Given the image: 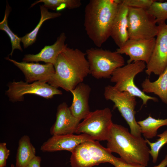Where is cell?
<instances>
[{
    "instance_id": "cell-26",
    "label": "cell",
    "mask_w": 167,
    "mask_h": 167,
    "mask_svg": "<svg viewBox=\"0 0 167 167\" xmlns=\"http://www.w3.org/2000/svg\"><path fill=\"white\" fill-rule=\"evenodd\" d=\"M157 135L159 138L155 142H151L148 139H145L147 144L150 147L149 152L152 158V161L154 163H155L157 161L161 148L167 143V129Z\"/></svg>"
},
{
    "instance_id": "cell-12",
    "label": "cell",
    "mask_w": 167,
    "mask_h": 167,
    "mask_svg": "<svg viewBox=\"0 0 167 167\" xmlns=\"http://www.w3.org/2000/svg\"><path fill=\"white\" fill-rule=\"evenodd\" d=\"M155 41V38L147 39H129L116 51L121 54H124L129 56L127 63L141 61L147 64L152 55Z\"/></svg>"
},
{
    "instance_id": "cell-23",
    "label": "cell",
    "mask_w": 167,
    "mask_h": 167,
    "mask_svg": "<svg viewBox=\"0 0 167 167\" xmlns=\"http://www.w3.org/2000/svg\"><path fill=\"white\" fill-rule=\"evenodd\" d=\"M40 2H43L47 8L60 11L65 8L76 9L82 5L80 0H40L36 1L30 7Z\"/></svg>"
},
{
    "instance_id": "cell-17",
    "label": "cell",
    "mask_w": 167,
    "mask_h": 167,
    "mask_svg": "<svg viewBox=\"0 0 167 167\" xmlns=\"http://www.w3.org/2000/svg\"><path fill=\"white\" fill-rule=\"evenodd\" d=\"M129 7L121 0L114 19L110 36L118 48L122 47L129 39L128 32Z\"/></svg>"
},
{
    "instance_id": "cell-2",
    "label": "cell",
    "mask_w": 167,
    "mask_h": 167,
    "mask_svg": "<svg viewBox=\"0 0 167 167\" xmlns=\"http://www.w3.org/2000/svg\"><path fill=\"white\" fill-rule=\"evenodd\" d=\"M122 0H90L84 10L86 34L100 48L110 37L112 24Z\"/></svg>"
},
{
    "instance_id": "cell-19",
    "label": "cell",
    "mask_w": 167,
    "mask_h": 167,
    "mask_svg": "<svg viewBox=\"0 0 167 167\" xmlns=\"http://www.w3.org/2000/svg\"><path fill=\"white\" fill-rule=\"evenodd\" d=\"M141 86L143 92L157 95L167 105V66L157 80L152 82L147 78L142 83Z\"/></svg>"
},
{
    "instance_id": "cell-3",
    "label": "cell",
    "mask_w": 167,
    "mask_h": 167,
    "mask_svg": "<svg viewBox=\"0 0 167 167\" xmlns=\"http://www.w3.org/2000/svg\"><path fill=\"white\" fill-rule=\"evenodd\" d=\"M107 141V148L111 152L118 154L125 162L146 167L148 165L150 149L142 136H135L127 128L113 123Z\"/></svg>"
},
{
    "instance_id": "cell-11",
    "label": "cell",
    "mask_w": 167,
    "mask_h": 167,
    "mask_svg": "<svg viewBox=\"0 0 167 167\" xmlns=\"http://www.w3.org/2000/svg\"><path fill=\"white\" fill-rule=\"evenodd\" d=\"M159 29L155 45L148 62L146 64V73L159 75L167 66V25H158Z\"/></svg>"
},
{
    "instance_id": "cell-18",
    "label": "cell",
    "mask_w": 167,
    "mask_h": 167,
    "mask_svg": "<svg viewBox=\"0 0 167 167\" xmlns=\"http://www.w3.org/2000/svg\"><path fill=\"white\" fill-rule=\"evenodd\" d=\"M66 38L65 33H62L53 45L45 46L37 54L25 55L23 62L42 61L54 65L58 55L67 46V45L65 43Z\"/></svg>"
},
{
    "instance_id": "cell-7",
    "label": "cell",
    "mask_w": 167,
    "mask_h": 167,
    "mask_svg": "<svg viewBox=\"0 0 167 167\" xmlns=\"http://www.w3.org/2000/svg\"><path fill=\"white\" fill-rule=\"evenodd\" d=\"M112 118L109 108L90 112L79 123L75 133L87 134L95 140L107 141L113 123Z\"/></svg>"
},
{
    "instance_id": "cell-4",
    "label": "cell",
    "mask_w": 167,
    "mask_h": 167,
    "mask_svg": "<svg viewBox=\"0 0 167 167\" xmlns=\"http://www.w3.org/2000/svg\"><path fill=\"white\" fill-rule=\"evenodd\" d=\"M71 153L70 162L71 167H92L105 163L112 164L115 157L109 149L95 140L82 143Z\"/></svg>"
},
{
    "instance_id": "cell-16",
    "label": "cell",
    "mask_w": 167,
    "mask_h": 167,
    "mask_svg": "<svg viewBox=\"0 0 167 167\" xmlns=\"http://www.w3.org/2000/svg\"><path fill=\"white\" fill-rule=\"evenodd\" d=\"M91 91L89 85L83 82L70 91L73 98L69 108L72 115L80 121L85 118L91 112L88 102Z\"/></svg>"
},
{
    "instance_id": "cell-32",
    "label": "cell",
    "mask_w": 167,
    "mask_h": 167,
    "mask_svg": "<svg viewBox=\"0 0 167 167\" xmlns=\"http://www.w3.org/2000/svg\"><path fill=\"white\" fill-rule=\"evenodd\" d=\"M11 167H15V165L13 164H11Z\"/></svg>"
},
{
    "instance_id": "cell-9",
    "label": "cell",
    "mask_w": 167,
    "mask_h": 167,
    "mask_svg": "<svg viewBox=\"0 0 167 167\" xmlns=\"http://www.w3.org/2000/svg\"><path fill=\"white\" fill-rule=\"evenodd\" d=\"M128 32L129 39H147L156 36L159 26L146 9L129 7Z\"/></svg>"
},
{
    "instance_id": "cell-14",
    "label": "cell",
    "mask_w": 167,
    "mask_h": 167,
    "mask_svg": "<svg viewBox=\"0 0 167 167\" xmlns=\"http://www.w3.org/2000/svg\"><path fill=\"white\" fill-rule=\"evenodd\" d=\"M5 59L17 67L24 74L26 82L41 81L48 82L55 73L54 65L47 63L45 64L39 63L18 62L10 59L8 57Z\"/></svg>"
},
{
    "instance_id": "cell-20",
    "label": "cell",
    "mask_w": 167,
    "mask_h": 167,
    "mask_svg": "<svg viewBox=\"0 0 167 167\" xmlns=\"http://www.w3.org/2000/svg\"><path fill=\"white\" fill-rule=\"evenodd\" d=\"M36 149L27 135L19 140L15 158V167H26L36 156Z\"/></svg>"
},
{
    "instance_id": "cell-24",
    "label": "cell",
    "mask_w": 167,
    "mask_h": 167,
    "mask_svg": "<svg viewBox=\"0 0 167 167\" xmlns=\"http://www.w3.org/2000/svg\"><path fill=\"white\" fill-rule=\"evenodd\" d=\"M11 9V6L7 1L4 16L3 20L0 23V29L5 31L10 37L11 44L12 50L9 55L12 56L15 49H18L21 51L23 49L20 44L21 41V37H19L17 35L13 32L8 25V18Z\"/></svg>"
},
{
    "instance_id": "cell-8",
    "label": "cell",
    "mask_w": 167,
    "mask_h": 167,
    "mask_svg": "<svg viewBox=\"0 0 167 167\" xmlns=\"http://www.w3.org/2000/svg\"><path fill=\"white\" fill-rule=\"evenodd\" d=\"M104 95L106 100L114 103V107L118 109L129 126L131 133L135 136H142L140 126L135 117V97L127 92H120L110 85L105 87Z\"/></svg>"
},
{
    "instance_id": "cell-22",
    "label": "cell",
    "mask_w": 167,
    "mask_h": 167,
    "mask_svg": "<svg viewBox=\"0 0 167 167\" xmlns=\"http://www.w3.org/2000/svg\"><path fill=\"white\" fill-rule=\"evenodd\" d=\"M137 122L140 126L141 134L145 138L151 139L157 135V131L160 127L167 126V118L156 119L149 115L145 119Z\"/></svg>"
},
{
    "instance_id": "cell-25",
    "label": "cell",
    "mask_w": 167,
    "mask_h": 167,
    "mask_svg": "<svg viewBox=\"0 0 167 167\" xmlns=\"http://www.w3.org/2000/svg\"><path fill=\"white\" fill-rule=\"evenodd\" d=\"M146 10L155 19L158 25L165 23L167 20V1L163 2L155 0Z\"/></svg>"
},
{
    "instance_id": "cell-21",
    "label": "cell",
    "mask_w": 167,
    "mask_h": 167,
    "mask_svg": "<svg viewBox=\"0 0 167 167\" xmlns=\"http://www.w3.org/2000/svg\"><path fill=\"white\" fill-rule=\"evenodd\" d=\"M40 7L41 17L39 23L32 31L21 37V42L23 43L24 49L27 48L36 42L39 30L45 21L59 17L61 15V13L59 12H49L48 9L43 5H40Z\"/></svg>"
},
{
    "instance_id": "cell-13",
    "label": "cell",
    "mask_w": 167,
    "mask_h": 167,
    "mask_svg": "<svg viewBox=\"0 0 167 167\" xmlns=\"http://www.w3.org/2000/svg\"><path fill=\"white\" fill-rule=\"evenodd\" d=\"M90 140H94L84 134L53 135L43 143L40 149L43 152L66 150L71 152L79 144Z\"/></svg>"
},
{
    "instance_id": "cell-30",
    "label": "cell",
    "mask_w": 167,
    "mask_h": 167,
    "mask_svg": "<svg viewBox=\"0 0 167 167\" xmlns=\"http://www.w3.org/2000/svg\"><path fill=\"white\" fill-rule=\"evenodd\" d=\"M41 157L39 156H36L26 167H41Z\"/></svg>"
},
{
    "instance_id": "cell-6",
    "label": "cell",
    "mask_w": 167,
    "mask_h": 167,
    "mask_svg": "<svg viewBox=\"0 0 167 167\" xmlns=\"http://www.w3.org/2000/svg\"><path fill=\"white\" fill-rule=\"evenodd\" d=\"M146 64L143 61H137L127 63L117 69L113 73L110 81L115 83L113 86L118 90L127 92L132 95L141 99L143 105H146L149 100L158 101L155 97L146 95L135 84L134 79L138 74L146 68Z\"/></svg>"
},
{
    "instance_id": "cell-10",
    "label": "cell",
    "mask_w": 167,
    "mask_h": 167,
    "mask_svg": "<svg viewBox=\"0 0 167 167\" xmlns=\"http://www.w3.org/2000/svg\"><path fill=\"white\" fill-rule=\"evenodd\" d=\"M47 82L36 81L30 84L22 81L10 83L6 94L10 101H21L27 94H34L46 99H51L56 95H61L62 92Z\"/></svg>"
},
{
    "instance_id": "cell-28",
    "label": "cell",
    "mask_w": 167,
    "mask_h": 167,
    "mask_svg": "<svg viewBox=\"0 0 167 167\" xmlns=\"http://www.w3.org/2000/svg\"><path fill=\"white\" fill-rule=\"evenodd\" d=\"M10 154V151L5 142L0 143V167H6L7 160Z\"/></svg>"
},
{
    "instance_id": "cell-31",
    "label": "cell",
    "mask_w": 167,
    "mask_h": 167,
    "mask_svg": "<svg viewBox=\"0 0 167 167\" xmlns=\"http://www.w3.org/2000/svg\"><path fill=\"white\" fill-rule=\"evenodd\" d=\"M167 166V154L164 158L158 165H155L153 167H166Z\"/></svg>"
},
{
    "instance_id": "cell-5",
    "label": "cell",
    "mask_w": 167,
    "mask_h": 167,
    "mask_svg": "<svg viewBox=\"0 0 167 167\" xmlns=\"http://www.w3.org/2000/svg\"><path fill=\"white\" fill-rule=\"evenodd\" d=\"M85 53L90 74L97 79L110 78L117 69L125 65L124 58L116 51L92 48Z\"/></svg>"
},
{
    "instance_id": "cell-15",
    "label": "cell",
    "mask_w": 167,
    "mask_h": 167,
    "mask_svg": "<svg viewBox=\"0 0 167 167\" xmlns=\"http://www.w3.org/2000/svg\"><path fill=\"white\" fill-rule=\"evenodd\" d=\"M80 121L72 115L67 104L63 102L58 106L56 121L50 129V133L52 135L74 134Z\"/></svg>"
},
{
    "instance_id": "cell-29",
    "label": "cell",
    "mask_w": 167,
    "mask_h": 167,
    "mask_svg": "<svg viewBox=\"0 0 167 167\" xmlns=\"http://www.w3.org/2000/svg\"><path fill=\"white\" fill-rule=\"evenodd\" d=\"M115 167H146L144 166L137 164L127 163L120 158L115 157L112 164Z\"/></svg>"
},
{
    "instance_id": "cell-1",
    "label": "cell",
    "mask_w": 167,
    "mask_h": 167,
    "mask_svg": "<svg viewBox=\"0 0 167 167\" xmlns=\"http://www.w3.org/2000/svg\"><path fill=\"white\" fill-rule=\"evenodd\" d=\"M86 56L85 53L78 49L66 47L54 65L55 73L48 84L67 92L74 89L90 74Z\"/></svg>"
},
{
    "instance_id": "cell-27",
    "label": "cell",
    "mask_w": 167,
    "mask_h": 167,
    "mask_svg": "<svg viewBox=\"0 0 167 167\" xmlns=\"http://www.w3.org/2000/svg\"><path fill=\"white\" fill-rule=\"evenodd\" d=\"M155 0H122L123 4L128 7L147 9Z\"/></svg>"
}]
</instances>
